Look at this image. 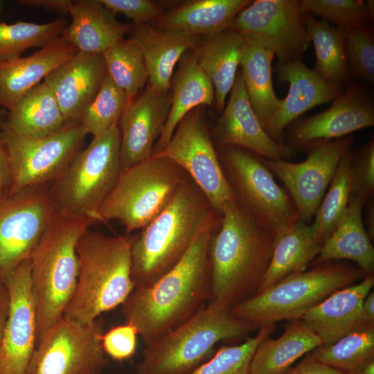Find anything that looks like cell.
I'll use <instances>...</instances> for the list:
<instances>
[{"instance_id":"cell-46","label":"cell","mask_w":374,"mask_h":374,"mask_svg":"<svg viewBox=\"0 0 374 374\" xmlns=\"http://www.w3.org/2000/svg\"><path fill=\"white\" fill-rule=\"evenodd\" d=\"M113 13L122 14L134 21V24H148L158 19L162 11L157 3L150 0H100Z\"/></svg>"},{"instance_id":"cell-30","label":"cell","mask_w":374,"mask_h":374,"mask_svg":"<svg viewBox=\"0 0 374 374\" xmlns=\"http://www.w3.org/2000/svg\"><path fill=\"white\" fill-rule=\"evenodd\" d=\"M242 35L230 28L220 34L204 37L193 50L202 70L211 81L214 103L222 112L233 85L240 63Z\"/></svg>"},{"instance_id":"cell-22","label":"cell","mask_w":374,"mask_h":374,"mask_svg":"<svg viewBox=\"0 0 374 374\" xmlns=\"http://www.w3.org/2000/svg\"><path fill=\"white\" fill-rule=\"evenodd\" d=\"M102 54L78 51L43 82L51 89L68 124L79 123L86 108L98 93L107 75Z\"/></svg>"},{"instance_id":"cell-7","label":"cell","mask_w":374,"mask_h":374,"mask_svg":"<svg viewBox=\"0 0 374 374\" xmlns=\"http://www.w3.org/2000/svg\"><path fill=\"white\" fill-rule=\"evenodd\" d=\"M366 276L358 267L342 261L314 264L309 271L291 274L236 305L231 312L256 328L282 320L301 319L332 292Z\"/></svg>"},{"instance_id":"cell-35","label":"cell","mask_w":374,"mask_h":374,"mask_svg":"<svg viewBox=\"0 0 374 374\" xmlns=\"http://www.w3.org/2000/svg\"><path fill=\"white\" fill-rule=\"evenodd\" d=\"M307 33L313 44L316 64L313 69L329 83L344 88L350 71L346 55V30L325 19L303 13Z\"/></svg>"},{"instance_id":"cell-9","label":"cell","mask_w":374,"mask_h":374,"mask_svg":"<svg viewBox=\"0 0 374 374\" xmlns=\"http://www.w3.org/2000/svg\"><path fill=\"white\" fill-rule=\"evenodd\" d=\"M216 151L237 204L276 240L300 220L288 192L276 183L261 157L233 145Z\"/></svg>"},{"instance_id":"cell-31","label":"cell","mask_w":374,"mask_h":374,"mask_svg":"<svg viewBox=\"0 0 374 374\" xmlns=\"http://www.w3.org/2000/svg\"><path fill=\"white\" fill-rule=\"evenodd\" d=\"M321 346L320 338L302 319L290 321L278 338L269 337L259 344L249 374H283L299 357Z\"/></svg>"},{"instance_id":"cell-52","label":"cell","mask_w":374,"mask_h":374,"mask_svg":"<svg viewBox=\"0 0 374 374\" xmlns=\"http://www.w3.org/2000/svg\"><path fill=\"white\" fill-rule=\"evenodd\" d=\"M363 310L368 320L374 323V292H369L363 302Z\"/></svg>"},{"instance_id":"cell-44","label":"cell","mask_w":374,"mask_h":374,"mask_svg":"<svg viewBox=\"0 0 374 374\" xmlns=\"http://www.w3.org/2000/svg\"><path fill=\"white\" fill-rule=\"evenodd\" d=\"M351 195L366 206L373 199L374 140L353 151L350 166Z\"/></svg>"},{"instance_id":"cell-4","label":"cell","mask_w":374,"mask_h":374,"mask_svg":"<svg viewBox=\"0 0 374 374\" xmlns=\"http://www.w3.org/2000/svg\"><path fill=\"white\" fill-rule=\"evenodd\" d=\"M135 235L110 236L87 229L77 244L78 275L62 317L89 326L121 305L134 288L131 247Z\"/></svg>"},{"instance_id":"cell-32","label":"cell","mask_w":374,"mask_h":374,"mask_svg":"<svg viewBox=\"0 0 374 374\" xmlns=\"http://www.w3.org/2000/svg\"><path fill=\"white\" fill-rule=\"evenodd\" d=\"M242 39L240 71L250 104L265 130L280 100L272 83L274 54L252 37L242 35Z\"/></svg>"},{"instance_id":"cell-33","label":"cell","mask_w":374,"mask_h":374,"mask_svg":"<svg viewBox=\"0 0 374 374\" xmlns=\"http://www.w3.org/2000/svg\"><path fill=\"white\" fill-rule=\"evenodd\" d=\"M67 124L55 95L42 82L8 110L4 125L23 136L41 138L60 131Z\"/></svg>"},{"instance_id":"cell-47","label":"cell","mask_w":374,"mask_h":374,"mask_svg":"<svg viewBox=\"0 0 374 374\" xmlns=\"http://www.w3.org/2000/svg\"><path fill=\"white\" fill-rule=\"evenodd\" d=\"M283 374H347L315 359L310 353L294 368Z\"/></svg>"},{"instance_id":"cell-14","label":"cell","mask_w":374,"mask_h":374,"mask_svg":"<svg viewBox=\"0 0 374 374\" xmlns=\"http://www.w3.org/2000/svg\"><path fill=\"white\" fill-rule=\"evenodd\" d=\"M103 332L98 319L84 326L62 317L37 346L27 374H100L109 363Z\"/></svg>"},{"instance_id":"cell-2","label":"cell","mask_w":374,"mask_h":374,"mask_svg":"<svg viewBox=\"0 0 374 374\" xmlns=\"http://www.w3.org/2000/svg\"><path fill=\"white\" fill-rule=\"evenodd\" d=\"M275 240L236 201L226 204L208 245L211 292L207 305L231 311L256 294L269 267Z\"/></svg>"},{"instance_id":"cell-21","label":"cell","mask_w":374,"mask_h":374,"mask_svg":"<svg viewBox=\"0 0 374 374\" xmlns=\"http://www.w3.org/2000/svg\"><path fill=\"white\" fill-rule=\"evenodd\" d=\"M276 71L278 80L289 83L290 89L279 100L265 130L274 141L283 143V134L290 124L313 107L332 101L344 88L329 83L301 60L278 63Z\"/></svg>"},{"instance_id":"cell-49","label":"cell","mask_w":374,"mask_h":374,"mask_svg":"<svg viewBox=\"0 0 374 374\" xmlns=\"http://www.w3.org/2000/svg\"><path fill=\"white\" fill-rule=\"evenodd\" d=\"M19 5L39 8L45 10L57 12L62 15L68 13L69 8L72 3L71 0H19Z\"/></svg>"},{"instance_id":"cell-34","label":"cell","mask_w":374,"mask_h":374,"mask_svg":"<svg viewBox=\"0 0 374 374\" xmlns=\"http://www.w3.org/2000/svg\"><path fill=\"white\" fill-rule=\"evenodd\" d=\"M321 247L313 236L310 224L299 220L275 240L269 267L257 293L291 274L305 271Z\"/></svg>"},{"instance_id":"cell-11","label":"cell","mask_w":374,"mask_h":374,"mask_svg":"<svg viewBox=\"0 0 374 374\" xmlns=\"http://www.w3.org/2000/svg\"><path fill=\"white\" fill-rule=\"evenodd\" d=\"M50 184L28 186L0 198V285L30 258L58 211Z\"/></svg>"},{"instance_id":"cell-15","label":"cell","mask_w":374,"mask_h":374,"mask_svg":"<svg viewBox=\"0 0 374 374\" xmlns=\"http://www.w3.org/2000/svg\"><path fill=\"white\" fill-rule=\"evenodd\" d=\"M346 136L332 140L310 142L303 148L307 159L299 163L262 157L270 172L284 184L300 220L310 224L323 199L342 156L353 143Z\"/></svg>"},{"instance_id":"cell-16","label":"cell","mask_w":374,"mask_h":374,"mask_svg":"<svg viewBox=\"0 0 374 374\" xmlns=\"http://www.w3.org/2000/svg\"><path fill=\"white\" fill-rule=\"evenodd\" d=\"M257 39L278 63L301 60L309 39L298 0H256L236 16L231 27Z\"/></svg>"},{"instance_id":"cell-1","label":"cell","mask_w":374,"mask_h":374,"mask_svg":"<svg viewBox=\"0 0 374 374\" xmlns=\"http://www.w3.org/2000/svg\"><path fill=\"white\" fill-rule=\"evenodd\" d=\"M212 230L198 235L181 260L154 283L134 287L121 305L126 323L136 328L145 345L187 321L207 303Z\"/></svg>"},{"instance_id":"cell-5","label":"cell","mask_w":374,"mask_h":374,"mask_svg":"<svg viewBox=\"0 0 374 374\" xmlns=\"http://www.w3.org/2000/svg\"><path fill=\"white\" fill-rule=\"evenodd\" d=\"M93 222L58 211L30 257V285L37 320L36 345L60 319L78 275V242Z\"/></svg>"},{"instance_id":"cell-41","label":"cell","mask_w":374,"mask_h":374,"mask_svg":"<svg viewBox=\"0 0 374 374\" xmlns=\"http://www.w3.org/2000/svg\"><path fill=\"white\" fill-rule=\"evenodd\" d=\"M276 325L260 327L255 337L238 345L222 346L189 374H249L250 364L259 344L273 333Z\"/></svg>"},{"instance_id":"cell-53","label":"cell","mask_w":374,"mask_h":374,"mask_svg":"<svg viewBox=\"0 0 374 374\" xmlns=\"http://www.w3.org/2000/svg\"><path fill=\"white\" fill-rule=\"evenodd\" d=\"M352 374H374V360L368 362Z\"/></svg>"},{"instance_id":"cell-10","label":"cell","mask_w":374,"mask_h":374,"mask_svg":"<svg viewBox=\"0 0 374 374\" xmlns=\"http://www.w3.org/2000/svg\"><path fill=\"white\" fill-rule=\"evenodd\" d=\"M121 171L118 126L93 137L50 184L58 211L97 222L102 204Z\"/></svg>"},{"instance_id":"cell-3","label":"cell","mask_w":374,"mask_h":374,"mask_svg":"<svg viewBox=\"0 0 374 374\" xmlns=\"http://www.w3.org/2000/svg\"><path fill=\"white\" fill-rule=\"evenodd\" d=\"M188 175L165 208L135 235L131 247V276L135 287L147 286L184 256L196 237L220 220Z\"/></svg>"},{"instance_id":"cell-27","label":"cell","mask_w":374,"mask_h":374,"mask_svg":"<svg viewBox=\"0 0 374 374\" xmlns=\"http://www.w3.org/2000/svg\"><path fill=\"white\" fill-rule=\"evenodd\" d=\"M178 63V69L171 80L172 98L168 117L154 145L153 154L165 148L178 123L189 112L214 103L213 84L199 66L193 51H186Z\"/></svg>"},{"instance_id":"cell-51","label":"cell","mask_w":374,"mask_h":374,"mask_svg":"<svg viewBox=\"0 0 374 374\" xmlns=\"http://www.w3.org/2000/svg\"><path fill=\"white\" fill-rule=\"evenodd\" d=\"M373 199L369 202L367 206V210L366 213L365 221L364 222V226L367 227V234L371 239L373 241L374 238V206Z\"/></svg>"},{"instance_id":"cell-6","label":"cell","mask_w":374,"mask_h":374,"mask_svg":"<svg viewBox=\"0 0 374 374\" xmlns=\"http://www.w3.org/2000/svg\"><path fill=\"white\" fill-rule=\"evenodd\" d=\"M255 329L230 310L206 305L146 344L136 374H189L213 355L218 342L241 338Z\"/></svg>"},{"instance_id":"cell-25","label":"cell","mask_w":374,"mask_h":374,"mask_svg":"<svg viewBox=\"0 0 374 374\" xmlns=\"http://www.w3.org/2000/svg\"><path fill=\"white\" fill-rule=\"evenodd\" d=\"M68 14L71 21L62 37L82 53L102 54L133 29L118 21L100 0L73 1Z\"/></svg>"},{"instance_id":"cell-39","label":"cell","mask_w":374,"mask_h":374,"mask_svg":"<svg viewBox=\"0 0 374 374\" xmlns=\"http://www.w3.org/2000/svg\"><path fill=\"white\" fill-rule=\"evenodd\" d=\"M66 27V21L62 17L46 24L0 23V62L20 57L30 48H43L62 36Z\"/></svg>"},{"instance_id":"cell-50","label":"cell","mask_w":374,"mask_h":374,"mask_svg":"<svg viewBox=\"0 0 374 374\" xmlns=\"http://www.w3.org/2000/svg\"><path fill=\"white\" fill-rule=\"evenodd\" d=\"M9 308V296L5 285H0V344L8 316Z\"/></svg>"},{"instance_id":"cell-13","label":"cell","mask_w":374,"mask_h":374,"mask_svg":"<svg viewBox=\"0 0 374 374\" xmlns=\"http://www.w3.org/2000/svg\"><path fill=\"white\" fill-rule=\"evenodd\" d=\"M198 107L180 121L165 148L153 155L168 157L180 166L220 217L224 207L235 199L222 170L207 123Z\"/></svg>"},{"instance_id":"cell-17","label":"cell","mask_w":374,"mask_h":374,"mask_svg":"<svg viewBox=\"0 0 374 374\" xmlns=\"http://www.w3.org/2000/svg\"><path fill=\"white\" fill-rule=\"evenodd\" d=\"M373 125L371 96L360 84H348L328 109L290 124L283 134V143L296 152L310 142L339 139Z\"/></svg>"},{"instance_id":"cell-23","label":"cell","mask_w":374,"mask_h":374,"mask_svg":"<svg viewBox=\"0 0 374 374\" xmlns=\"http://www.w3.org/2000/svg\"><path fill=\"white\" fill-rule=\"evenodd\" d=\"M374 285V275H366L360 282L339 289L308 310L301 319L327 347L344 336L371 323L363 310V302Z\"/></svg>"},{"instance_id":"cell-29","label":"cell","mask_w":374,"mask_h":374,"mask_svg":"<svg viewBox=\"0 0 374 374\" xmlns=\"http://www.w3.org/2000/svg\"><path fill=\"white\" fill-rule=\"evenodd\" d=\"M363 207L362 202L350 195L341 220L312 264L349 260L357 263L366 275H373L374 249L364 224Z\"/></svg>"},{"instance_id":"cell-19","label":"cell","mask_w":374,"mask_h":374,"mask_svg":"<svg viewBox=\"0 0 374 374\" xmlns=\"http://www.w3.org/2000/svg\"><path fill=\"white\" fill-rule=\"evenodd\" d=\"M172 92L147 86L128 103L118 122L121 170L152 157L166 123Z\"/></svg>"},{"instance_id":"cell-18","label":"cell","mask_w":374,"mask_h":374,"mask_svg":"<svg viewBox=\"0 0 374 374\" xmlns=\"http://www.w3.org/2000/svg\"><path fill=\"white\" fill-rule=\"evenodd\" d=\"M30 271V258L15 268L5 283L9 308L0 344V374H27L37 347Z\"/></svg>"},{"instance_id":"cell-24","label":"cell","mask_w":374,"mask_h":374,"mask_svg":"<svg viewBox=\"0 0 374 374\" xmlns=\"http://www.w3.org/2000/svg\"><path fill=\"white\" fill-rule=\"evenodd\" d=\"M78 49L62 36L27 57L0 62V107L10 110Z\"/></svg>"},{"instance_id":"cell-54","label":"cell","mask_w":374,"mask_h":374,"mask_svg":"<svg viewBox=\"0 0 374 374\" xmlns=\"http://www.w3.org/2000/svg\"><path fill=\"white\" fill-rule=\"evenodd\" d=\"M7 112L3 108H0V133L5 124Z\"/></svg>"},{"instance_id":"cell-48","label":"cell","mask_w":374,"mask_h":374,"mask_svg":"<svg viewBox=\"0 0 374 374\" xmlns=\"http://www.w3.org/2000/svg\"><path fill=\"white\" fill-rule=\"evenodd\" d=\"M12 175L8 153L0 136V198L10 193Z\"/></svg>"},{"instance_id":"cell-36","label":"cell","mask_w":374,"mask_h":374,"mask_svg":"<svg viewBox=\"0 0 374 374\" xmlns=\"http://www.w3.org/2000/svg\"><path fill=\"white\" fill-rule=\"evenodd\" d=\"M352 156L353 151L349 149L341 158L310 224L315 240L321 246L336 229L348 205L351 195Z\"/></svg>"},{"instance_id":"cell-40","label":"cell","mask_w":374,"mask_h":374,"mask_svg":"<svg viewBox=\"0 0 374 374\" xmlns=\"http://www.w3.org/2000/svg\"><path fill=\"white\" fill-rule=\"evenodd\" d=\"M128 103L125 92L107 73L98 93L84 111L79 123L87 135L98 136L118 126Z\"/></svg>"},{"instance_id":"cell-43","label":"cell","mask_w":374,"mask_h":374,"mask_svg":"<svg viewBox=\"0 0 374 374\" xmlns=\"http://www.w3.org/2000/svg\"><path fill=\"white\" fill-rule=\"evenodd\" d=\"M346 30V55L350 73L373 84L374 34L364 24Z\"/></svg>"},{"instance_id":"cell-8","label":"cell","mask_w":374,"mask_h":374,"mask_svg":"<svg viewBox=\"0 0 374 374\" xmlns=\"http://www.w3.org/2000/svg\"><path fill=\"white\" fill-rule=\"evenodd\" d=\"M186 175L172 160L157 155L121 170L97 222L117 220L127 234L142 229L168 204Z\"/></svg>"},{"instance_id":"cell-26","label":"cell","mask_w":374,"mask_h":374,"mask_svg":"<svg viewBox=\"0 0 374 374\" xmlns=\"http://www.w3.org/2000/svg\"><path fill=\"white\" fill-rule=\"evenodd\" d=\"M130 39L140 46L148 74L150 87L158 91L170 89L177 63L202 40L199 36L168 30H157L148 24L133 26Z\"/></svg>"},{"instance_id":"cell-38","label":"cell","mask_w":374,"mask_h":374,"mask_svg":"<svg viewBox=\"0 0 374 374\" xmlns=\"http://www.w3.org/2000/svg\"><path fill=\"white\" fill-rule=\"evenodd\" d=\"M319 362L352 374L374 360V323L350 332L332 345L310 353Z\"/></svg>"},{"instance_id":"cell-37","label":"cell","mask_w":374,"mask_h":374,"mask_svg":"<svg viewBox=\"0 0 374 374\" xmlns=\"http://www.w3.org/2000/svg\"><path fill=\"white\" fill-rule=\"evenodd\" d=\"M107 72L127 94L129 103L144 89L148 81L145 60L139 44L121 39L102 53Z\"/></svg>"},{"instance_id":"cell-12","label":"cell","mask_w":374,"mask_h":374,"mask_svg":"<svg viewBox=\"0 0 374 374\" xmlns=\"http://www.w3.org/2000/svg\"><path fill=\"white\" fill-rule=\"evenodd\" d=\"M0 136L10 162L12 193L54 181L80 150L87 134L80 123H71L51 135L31 138L4 125Z\"/></svg>"},{"instance_id":"cell-20","label":"cell","mask_w":374,"mask_h":374,"mask_svg":"<svg viewBox=\"0 0 374 374\" xmlns=\"http://www.w3.org/2000/svg\"><path fill=\"white\" fill-rule=\"evenodd\" d=\"M211 134L215 146H238L267 159L287 160L296 153L285 143L274 141L262 127L249 100L240 71Z\"/></svg>"},{"instance_id":"cell-28","label":"cell","mask_w":374,"mask_h":374,"mask_svg":"<svg viewBox=\"0 0 374 374\" xmlns=\"http://www.w3.org/2000/svg\"><path fill=\"white\" fill-rule=\"evenodd\" d=\"M251 2L249 0H191L157 19L163 30L212 37L231 28L238 13Z\"/></svg>"},{"instance_id":"cell-45","label":"cell","mask_w":374,"mask_h":374,"mask_svg":"<svg viewBox=\"0 0 374 374\" xmlns=\"http://www.w3.org/2000/svg\"><path fill=\"white\" fill-rule=\"evenodd\" d=\"M138 335L136 328L127 323L111 328L101 337L105 354L118 362L130 359L136 350Z\"/></svg>"},{"instance_id":"cell-42","label":"cell","mask_w":374,"mask_h":374,"mask_svg":"<svg viewBox=\"0 0 374 374\" xmlns=\"http://www.w3.org/2000/svg\"><path fill=\"white\" fill-rule=\"evenodd\" d=\"M303 13L321 17L344 30L373 20L374 1L362 0H300Z\"/></svg>"}]
</instances>
